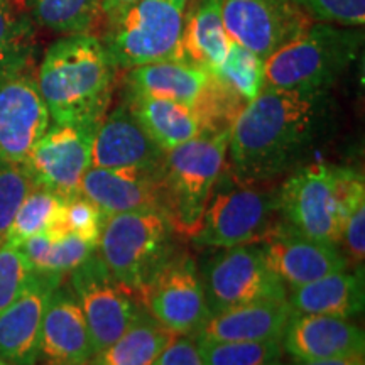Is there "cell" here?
Segmentation results:
<instances>
[{
	"instance_id": "1",
	"label": "cell",
	"mask_w": 365,
	"mask_h": 365,
	"mask_svg": "<svg viewBox=\"0 0 365 365\" xmlns=\"http://www.w3.org/2000/svg\"><path fill=\"white\" fill-rule=\"evenodd\" d=\"M328 91L264 86L230 127L227 168L242 181L272 182L301 166L327 120Z\"/></svg>"
},
{
	"instance_id": "2",
	"label": "cell",
	"mask_w": 365,
	"mask_h": 365,
	"mask_svg": "<svg viewBox=\"0 0 365 365\" xmlns=\"http://www.w3.org/2000/svg\"><path fill=\"white\" fill-rule=\"evenodd\" d=\"M117 68L97 34L63 36L36 73L51 122H100L110 107Z\"/></svg>"
},
{
	"instance_id": "3",
	"label": "cell",
	"mask_w": 365,
	"mask_h": 365,
	"mask_svg": "<svg viewBox=\"0 0 365 365\" xmlns=\"http://www.w3.org/2000/svg\"><path fill=\"white\" fill-rule=\"evenodd\" d=\"M360 44L359 27L312 21L264 59V83L282 90L328 91L355 61Z\"/></svg>"
},
{
	"instance_id": "4",
	"label": "cell",
	"mask_w": 365,
	"mask_h": 365,
	"mask_svg": "<svg viewBox=\"0 0 365 365\" xmlns=\"http://www.w3.org/2000/svg\"><path fill=\"white\" fill-rule=\"evenodd\" d=\"M230 129L202 132L168 150L161 168V212L176 234L198 230L213 186L227 164Z\"/></svg>"
},
{
	"instance_id": "5",
	"label": "cell",
	"mask_w": 365,
	"mask_h": 365,
	"mask_svg": "<svg viewBox=\"0 0 365 365\" xmlns=\"http://www.w3.org/2000/svg\"><path fill=\"white\" fill-rule=\"evenodd\" d=\"M277 215L281 213L276 185L242 181L225 164L191 240L205 249L259 244L277 222Z\"/></svg>"
},
{
	"instance_id": "6",
	"label": "cell",
	"mask_w": 365,
	"mask_h": 365,
	"mask_svg": "<svg viewBox=\"0 0 365 365\" xmlns=\"http://www.w3.org/2000/svg\"><path fill=\"white\" fill-rule=\"evenodd\" d=\"M176 250L175 228L159 210H132L108 215L97 244L103 267L135 293Z\"/></svg>"
},
{
	"instance_id": "7",
	"label": "cell",
	"mask_w": 365,
	"mask_h": 365,
	"mask_svg": "<svg viewBox=\"0 0 365 365\" xmlns=\"http://www.w3.org/2000/svg\"><path fill=\"white\" fill-rule=\"evenodd\" d=\"M186 4L180 0H139L103 22L98 36L117 70L181 56Z\"/></svg>"
},
{
	"instance_id": "8",
	"label": "cell",
	"mask_w": 365,
	"mask_h": 365,
	"mask_svg": "<svg viewBox=\"0 0 365 365\" xmlns=\"http://www.w3.org/2000/svg\"><path fill=\"white\" fill-rule=\"evenodd\" d=\"M210 313L257 301L287 299V289L269 266L261 244L220 249L200 272Z\"/></svg>"
},
{
	"instance_id": "9",
	"label": "cell",
	"mask_w": 365,
	"mask_h": 365,
	"mask_svg": "<svg viewBox=\"0 0 365 365\" xmlns=\"http://www.w3.org/2000/svg\"><path fill=\"white\" fill-rule=\"evenodd\" d=\"M137 296L144 312L175 335L195 339L212 314L195 257L182 250H176Z\"/></svg>"
},
{
	"instance_id": "10",
	"label": "cell",
	"mask_w": 365,
	"mask_h": 365,
	"mask_svg": "<svg viewBox=\"0 0 365 365\" xmlns=\"http://www.w3.org/2000/svg\"><path fill=\"white\" fill-rule=\"evenodd\" d=\"M279 213L282 220L301 234L339 247V166L312 163L289 171L279 186Z\"/></svg>"
},
{
	"instance_id": "11",
	"label": "cell",
	"mask_w": 365,
	"mask_h": 365,
	"mask_svg": "<svg viewBox=\"0 0 365 365\" xmlns=\"http://www.w3.org/2000/svg\"><path fill=\"white\" fill-rule=\"evenodd\" d=\"M70 289L88 327L93 354L113 344L144 313L135 291L118 282L95 252L68 274Z\"/></svg>"
},
{
	"instance_id": "12",
	"label": "cell",
	"mask_w": 365,
	"mask_h": 365,
	"mask_svg": "<svg viewBox=\"0 0 365 365\" xmlns=\"http://www.w3.org/2000/svg\"><path fill=\"white\" fill-rule=\"evenodd\" d=\"M100 122H51L22 163L34 185L63 198L80 195Z\"/></svg>"
},
{
	"instance_id": "13",
	"label": "cell",
	"mask_w": 365,
	"mask_h": 365,
	"mask_svg": "<svg viewBox=\"0 0 365 365\" xmlns=\"http://www.w3.org/2000/svg\"><path fill=\"white\" fill-rule=\"evenodd\" d=\"M49 124L33 66L0 78V163H24Z\"/></svg>"
},
{
	"instance_id": "14",
	"label": "cell",
	"mask_w": 365,
	"mask_h": 365,
	"mask_svg": "<svg viewBox=\"0 0 365 365\" xmlns=\"http://www.w3.org/2000/svg\"><path fill=\"white\" fill-rule=\"evenodd\" d=\"M222 14L228 38L262 59L313 21L293 0H223Z\"/></svg>"
},
{
	"instance_id": "15",
	"label": "cell",
	"mask_w": 365,
	"mask_h": 365,
	"mask_svg": "<svg viewBox=\"0 0 365 365\" xmlns=\"http://www.w3.org/2000/svg\"><path fill=\"white\" fill-rule=\"evenodd\" d=\"M259 244L269 266L289 291L349 266L339 247L301 234L282 218L274 223Z\"/></svg>"
},
{
	"instance_id": "16",
	"label": "cell",
	"mask_w": 365,
	"mask_h": 365,
	"mask_svg": "<svg viewBox=\"0 0 365 365\" xmlns=\"http://www.w3.org/2000/svg\"><path fill=\"white\" fill-rule=\"evenodd\" d=\"M166 153L150 139L125 102L107 112L91 145V168L161 171Z\"/></svg>"
},
{
	"instance_id": "17",
	"label": "cell",
	"mask_w": 365,
	"mask_h": 365,
	"mask_svg": "<svg viewBox=\"0 0 365 365\" xmlns=\"http://www.w3.org/2000/svg\"><path fill=\"white\" fill-rule=\"evenodd\" d=\"M61 276L36 272L19 298L0 313V359L9 365H36L41 359V327Z\"/></svg>"
},
{
	"instance_id": "18",
	"label": "cell",
	"mask_w": 365,
	"mask_h": 365,
	"mask_svg": "<svg viewBox=\"0 0 365 365\" xmlns=\"http://www.w3.org/2000/svg\"><path fill=\"white\" fill-rule=\"evenodd\" d=\"M282 350L296 362L364 355L365 336L349 318L294 313L282 335Z\"/></svg>"
},
{
	"instance_id": "19",
	"label": "cell",
	"mask_w": 365,
	"mask_h": 365,
	"mask_svg": "<svg viewBox=\"0 0 365 365\" xmlns=\"http://www.w3.org/2000/svg\"><path fill=\"white\" fill-rule=\"evenodd\" d=\"M41 357L49 365H86L93 357L85 317L68 284L53 291L41 327Z\"/></svg>"
},
{
	"instance_id": "20",
	"label": "cell",
	"mask_w": 365,
	"mask_h": 365,
	"mask_svg": "<svg viewBox=\"0 0 365 365\" xmlns=\"http://www.w3.org/2000/svg\"><path fill=\"white\" fill-rule=\"evenodd\" d=\"M80 195L97 205L107 217L132 210L161 212V171L90 166L81 178Z\"/></svg>"
},
{
	"instance_id": "21",
	"label": "cell",
	"mask_w": 365,
	"mask_h": 365,
	"mask_svg": "<svg viewBox=\"0 0 365 365\" xmlns=\"http://www.w3.org/2000/svg\"><path fill=\"white\" fill-rule=\"evenodd\" d=\"M294 312L287 299L257 301L210 314L198 341H266L282 340Z\"/></svg>"
},
{
	"instance_id": "22",
	"label": "cell",
	"mask_w": 365,
	"mask_h": 365,
	"mask_svg": "<svg viewBox=\"0 0 365 365\" xmlns=\"http://www.w3.org/2000/svg\"><path fill=\"white\" fill-rule=\"evenodd\" d=\"M213 80L212 71L182 58L132 68L124 78L125 91L175 100L195 110L203 103Z\"/></svg>"
},
{
	"instance_id": "23",
	"label": "cell",
	"mask_w": 365,
	"mask_h": 365,
	"mask_svg": "<svg viewBox=\"0 0 365 365\" xmlns=\"http://www.w3.org/2000/svg\"><path fill=\"white\" fill-rule=\"evenodd\" d=\"M291 308L298 314H325L336 318H354L364 312V272H346V269L296 287L287 294Z\"/></svg>"
},
{
	"instance_id": "24",
	"label": "cell",
	"mask_w": 365,
	"mask_h": 365,
	"mask_svg": "<svg viewBox=\"0 0 365 365\" xmlns=\"http://www.w3.org/2000/svg\"><path fill=\"white\" fill-rule=\"evenodd\" d=\"M124 102L164 153L188 143L203 132L198 112L185 103L132 91H125Z\"/></svg>"
},
{
	"instance_id": "25",
	"label": "cell",
	"mask_w": 365,
	"mask_h": 365,
	"mask_svg": "<svg viewBox=\"0 0 365 365\" xmlns=\"http://www.w3.org/2000/svg\"><path fill=\"white\" fill-rule=\"evenodd\" d=\"M223 0H191L182 27L181 56L195 65L213 70L225 59L228 38L222 14Z\"/></svg>"
},
{
	"instance_id": "26",
	"label": "cell",
	"mask_w": 365,
	"mask_h": 365,
	"mask_svg": "<svg viewBox=\"0 0 365 365\" xmlns=\"http://www.w3.org/2000/svg\"><path fill=\"white\" fill-rule=\"evenodd\" d=\"M36 272L65 277L97 252V244L63 230L49 228L21 245Z\"/></svg>"
},
{
	"instance_id": "27",
	"label": "cell",
	"mask_w": 365,
	"mask_h": 365,
	"mask_svg": "<svg viewBox=\"0 0 365 365\" xmlns=\"http://www.w3.org/2000/svg\"><path fill=\"white\" fill-rule=\"evenodd\" d=\"M176 336L144 312L124 335L93 354L86 365H149Z\"/></svg>"
},
{
	"instance_id": "28",
	"label": "cell",
	"mask_w": 365,
	"mask_h": 365,
	"mask_svg": "<svg viewBox=\"0 0 365 365\" xmlns=\"http://www.w3.org/2000/svg\"><path fill=\"white\" fill-rule=\"evenodd\" d=\"M17 0H0V78L33 66L36 27Z\"/></svg>"
},
{
	"instance_id": "29",
	"label": "cell",
	"mask_w": 365,
	"mask_h": 365,
	"mask_svg": "<svg viewBox=\"0 0 365 365\" xmlns=\"http://www.w3.org/2000/svg\"><path fill=\"white\" fill-rule=\"evenodd\" d=\"M36 26L70 36L91 33L100 22L102 0H21Z\"/></svg>"
},
{
	"instance_id": "30",
	"label": "cell",
	"mask_w": 365,
	"mask_h": 365,
	"mask_svg": "<svg viewBox=\"0 0 365 365\" xmlns=\"http://www.w3.org/2000/svg\"><path fill=\"white\" fill-rule=\"evenodd\" d=\"M341 242L357 266L365 257V181L362 173L339 166Z\"/></svg>"
},
{
	"instance_id": "31",
	"label": "cell",
	"mask_w": 365,
	"mask_h": 365,
	"mask_svg": "<svg viewBox=\"0 0 365 365\" xmlns=\"http://www.w3.org/2000/svg\"><path fill=\"white\" fill-rule=\"evenodd\" d=\"M65 200L66 198L53 191L34 186L21 203L11 227L4 235V240L21 247L33 235H38L49 228H56L61 222Z\"/></svg>"
},
{
	"instance_id": "32",
	"label": "cell",
	"mask_w": 365,
	"mask_h": 365,
	"mask_svg": "<svg viewBox=\"0 0 365 365\" xmlns=\"http://www.w3.org/2000/svg\"><path fill=\"white\" fill-rule=\"evenodd\" d=\"M212 75L220 83L237 95L242 102L247 103L261 93L264 86V59L244 46L230 41L227 56Z\"/></svg>"
},
{
	"instance_id": "33",
	"label": "cell",
	"mask_w": 365,
	"mask_h": 365,
	"mask_svg": "<svg viewBox=\"0 0 365 365\" xmlns=\"http://www.w3.org/2000/svg\"><path fill=\"white\" fill-rule=\"evenodd\" d=\"M205 365H264L279 360L281 340L266 341H198Z\"/></svg>"
},
{
	"instance_id": "34",
	"label": "cell",
	"mask_w": 365,
	"mask_h": 365,
	"mask_svg": "<svg viewBox=\"0 0 365 365\" xmlns=\"http://www.w3.org/2000/svg\"><path fill=\"white\" fill-rule=\"evenodd\" d=\"M33 274L22 249L0 239V313L19 298Z\"/></svg>"
},
{
	"instance_id": "35",
	"label": "cell",
	"mask_w": 365,
	"mask_h": 365,
	"mask_svg": "<svg viewBox=\"0 0 365 365\" xmlns=\"http://www.w3.org/2000/svg\"><path fill=\"white\" fill-rule=\"evenodd\" d=\"M34 186L22 164L0 163V239H4L21 203Z\"/></svg>"
},
{
	"instance_id": "36",
	"label": "cell",
	"mask_w": 365,
	"mask_h": 365,
	"mask_svg": "<svg viewBox=\"0 0 365 365\" xmlns=\"http://www.w3.org/2000/svg\"><path fill=\"white\" fill-rule=\"evenodd\" d=\"M105 220H107V215L97 205L91 203L85 196L76 195L65 200L61 222L56 228H63L81 239L98 244Z\"/></svg>"
},
{
	"instance_id": "37",
	"label": "cell",
	"mask_w": 365,
	"mask_h": 365,
	"mask_svg": "<svg viewBox=\"0 0 365 365\" xmlns=\"http://www.w3.org/2000/svg\"><path fill=\"white\" fill-rule=\"evenodd\" d=\"M309 19L345 27L365 24V0H293Z\"/></svg>"
},
{
	"instance_id": "38",
	"label": "cell",
	"mask_w": 365,
	"mask_h": 365,
	"mask_svg": "<svg viewBox=\"0 0 365 365\" xmlns=\"http://www.w3.org/2000/svg\"><path fill=\"white\" fill-rule=\"evenodd\" d=\"M149 365H205L193 336L178 335Z\"/></svg>"
},
{
	"instance_id": "39",
	"label": "cell",
	"mask_w": 365,
	"mask_h": 365,
	"mask_svg": "<svg viewBox=\"0 0 365 365\" xmlns=\"http://www.w3.org/2000/svg\"><path fill=\"white\" fill-rule=\"evenodd\" d=\"M135 2H139V0H102V6H100V21L103 19L105 22L112 19V17L117 16L118 12L134 6Z\"/></svg>"
},
{
	"instance_id": "40",
	"label": "cell",
	"mask_w": 365,
	"mask_h": 365,
	"mask_svg": "<svg viewBox=\"0 0 365 365\" xmlns=\"http://www.w3.org/2000/svg\"><path fill=\"white\" fill-rule=\"evenodd\" d=\"M294 365H365V362H364V355H354V357L309 360V362H298Z\"/></svg>"
},
{
	"instance_id": "41",
	"label": "cell",
	"mask_w": 365,
	"mask_h": 365,
	"mask_svg": "<svg viewBox=\"0 0 365 365\" xmlns=\"http://www.w3.org/2000/svg\"><path fill=\"white\" fill-rule=\"evenodd\" d=\"M264 365H287V364H282L279 360H274V362H269V364H264Z\"/></svg>"
},
{
	"instance_id": "42",
	"label": "cell",
	"mask_w": 365,
	"mask_h": 365,
	"mask_svg": "<svg viewBox=\"0 0 365 365\" xmlns=\"http://www.w3.org/2000/svg\"><path fill=\"white\" fill-rule=\"evenodd\" d=\"M0 365H9V364L6 362V360H2V359H0Z\"/></svg>"
},
{
	"instance_id": "43",
	"label": "cell",
	"mask_w": 365,
	"mask_h": 365,
	"mask_svg": "<svg viewBox=\"0 0 365 365\" xmlns=\"http://www.w3.org/2000/svg\"><path fill=\"white\" fill-rule=\"evenodd\" d=\"M17 2H21V0H17Z\"/></svg>"
}]
</instances>
